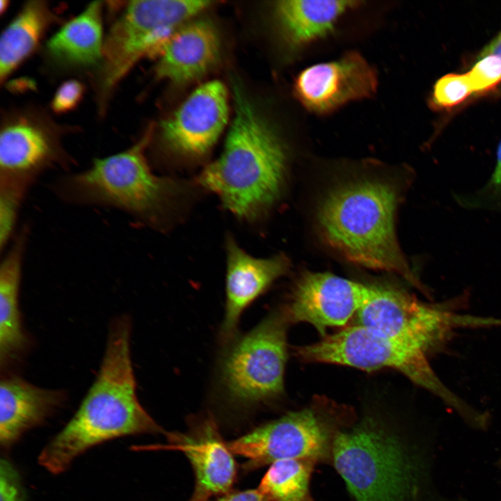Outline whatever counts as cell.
<instances>
[{"label":"cell","instance_id":"cell-1","mask_svg":"<svg viewBox=\"0 0 501 501\" xmlns=\"http://www.w3.org/2000/svg\"><path fill=\"white\" fill-rule=\"evenodd\" d=\"M130 337L129 318L113 319L94 383L72 419L39 454V464L51 473L64 472L79 455L103 442L163 431L137 398Z\"/></svg>","mask_w":501,"mask_h":501},{"label":"cell","instance_id":"cell-2","mask_svg":"<svg viewBox=\"0 0 501 501\" xmlns=\"http://www.w3.org/2000/svg\"><path fill=\"white\" fill-rule=\"evenodd\" d=\"M232 90L234 117L223 152L202 170L197 182L234 215L250 221L278 198L286 151L278 133L235 79Z\"/></svg>","mask_w":501,"mask_h":501},{"label":"cell","instance_id":"cell-3","mask_svg":"<svg viewBox=\"0 0 501 501\" xmlns=\"http://www.w3.org/2000/svg\"><path fill=\"white\" fill-rule=\"evenodd\" d=\"M397 196L388 184L363 180L339 186L324 199L318 224L324 241L347 260L401 276L427 297L397 241Z\"/></svg>","mask_w":501,"mask_h":501},{"label":"cell","instance_id":"cell-4","mask_svg":"<svg viewBox=\"0 0 501 501\" xmlns=\"http://www.w3.org/2000/svg\"><path fill=\"white\" fill-rule=\"evenodd\" d=\"M148 132L129 148L93 160L86 169L57 179L52 190L67 203L113 208L157 224L173 194L174 183L154 174L145 155Z\"/></svg>","mask_w":501,"mask_h":501},{"label":"cell","instance_id":"cell-5","mask_svg":"<svg viewBox=\"0 0 501 501\" xmlns=\"http://www.w3.org/2000/svg\"><path fill=\"white\" fill-rule=\"evenodd\" d=\"M301 360L341 365L365 371L395 369L412 382L472 419L475 411L448 388L434 371L429 357L395 339L357 324L325 335L320 341L296 348Z\"/></svg>","mask_w":501,"mask_h":501},{"label":"cell","instance_id":"cell-6","mask_svg":"<svg viewBox=\"0 0 501 501\" xmlns=\"http://www.w3.org/2000/svg\"><path fill=\"white\" fill-rule=\"evenodd\" d=\"M212 1L139 0L129 2L103 45L98 95L100 107L142 57L159 54L168 38Z\"/></svg>","mask_w":501,"mask_h":501},{"label":"cell","instance_id":"cell-7","mask_svg":"<svg viewBox=\"0 0 501 501\" xmlns=\"http://www.w3.org/2000/svg\"><path fill=\"white\" fill-rule=\"evenodd\" d=\"M467 296L430 303L401 289L373 285L370 297L357 313L358 324L430 357L446 346L458 328L500 325L501 320L456 312Z\"/></svg>","mask_w":501,"mask_h":501},{"label":"cell","instance_id":"cell-8","mask_svg":"<svg viewBox=\"0 0 501 501\" xmlns=\"http://www.w3.org/2000/svg\"><path fill=\"white\" fill-rule=\"evenodd\" d=\"M334 465L355 501H407L410 462L399 442L373 423L335 435Z\"/></svg>","mask_w":501,"mask_h":501},{"label":"cell","instance_id":"cell-9","mask_svg":"<svg viewBox=\"0 0 501 501\" xmlns=\"http://www.w3.org/2000/svg\"><path fill=\"white\" fill-rule=\"evenodd\" d=\"M287 324L283 311L271 313L226 351L220 380L233 402L260 404L283 394Z\"/></svg>","mask_w":501,"mask_h":501},{"label":"cell","instance_id":"cell-10","mask_svg":"<svg viewBox=\"0 0 501 501\" xmlns=\"http://www.w3.org/2000/svg\"><path fill=\"white\" fill-rule=\"evenodd\" d=\"M73 161L63 148L56 132L30 115L6 120L0 133V186L28 194L47 170L67 169Z\"/></svg>","mask_w":501,"mask_h":501},{"label":"cell","instance_id":"cell-11","mask_svg":"<svg viewBox=\"0 0 501 501\" xmlns=\"http://www.w3.org/2000/svg\"><path fill=\"white\" fill-rule=\"evenodd\" d=\"M228 446L247 459L248 467L258 468L282 460L321 459L328 450L329 435L317 413L305 408L261 425Z\"/></svg>","mask_w":501,"mask_h":501},{"label":"cell","instance_id":"cell-12","mask_svg":"<svg viewBox=\"0 0 501 501\" xmlns=\"http://www.w3.org/2000/svg\"><path fill=\"white\" fill-rule=\"evenodd\" d=\"M375 69L358 51L305 67L293 84L295 97L308 111L328 114L344 104L372 97L376 92Z\"/></svg>","mask_w":501,"mask_h":501},{"label":"cell","instance_id":"cell-13","mask_svg":"<svg viewBox=\"0 0 501 501\" xmlns=\"http://www.w3.org/2000/svg\"><path fill=\"white\" fill-rule=\"evenodd\" d=\"M372 285L330 273L305 272L296 282L283 311L287 322H305L326 335L330 327H341L368 301Z\"/></svg>","mask_w":501,"mask_h":501},{"label":"cell","instance_id":"cell-14","mask_svg":"<svg viewBox=\"0 0 501 501\" xmlns=\"http://www.w3.org/2000/svg\"><path fill=\"white\" fill-rule=\"evenodd\" d=\"M228 113L225 85L218 80L206 82L161 122L162 143L180 155L202 157L218 139L227 124Z\"/></svg>","mask_w":501,"mask_h":501},{"label":"cell","instance_id":"cell-15","mask_svg":"<svg viewBox=\"0 0 501 501\" xmlns=\"http://www.w3.org/2000/svg\"><path fill=\"white\" fill-rule=\"evenodd\" d=\"M166 449L180 450L189 459L196 476L191 500L209 501L229 493L237 474L235 461L222 440L216 423L202 420L188 434L167 433Z\"/></svg>","mask_w":501,"mask_h":501},{"label":"cell","instance_id":"cell-16","mask_svg":"<svg viewBox=\"0 0 501 501\" xmlns=\"http://www.w3.org/2000/svg\"><path fill=\"white\" fill-rule=\"evenodd\" d=\"M226 253V301L220 336L230 342L244 310L287 271L289 262L283 255L251 256L232 238L227 240Z\"/></svg>","mask_w":501,"mask_h":501},{"label":"cell","instance_id":"cell-17","mask_svg":"<svg viewBox=\"0 0 501 501\" xmlns=\"http://www.w3.org/2000/svg\"><path fill=\"white\" fill-rule=\"evenodd\" d=\"M221 50L217 29L206 19L190 21L166 40L155 66L156 77L177 85L203 76L218 62Z\"/></svg>","mask_w":501,"mask_h":501},{"label":"cell","instance_id":"cell-18","mask_svg":"<svg viewBox=\"0 0 501 501\" xmlns=\"http://www.w3.org/2000/svg\"><path fill=\"white\" fill-rule=\"evenodd\" d=\"M62 390L40 388L17 376L0 382V445L10 448L29 429L44 423L65 402Z\"/></svg>","mask_w":501,"mask_h":501},{"label":"cell","instance_id":"cell-19","mask_svg":"<svg viewBox=\"0 0 501 501\" xmlns=\"http://www.w3.org/2000/svg\"><path fill=\"white\" fill-rule=\"evenodd\" d=\"M30 235L26 223L19 228L3 250L0 265V366L17 361L28 349L30 340L25 333L19 310V295L25 253Z\"/></svg>","mask_w":501,"mask_h":501},{"label":"cell","instance_id":"cell-20","mask_svg":"<svg viewBox=\"0 0 501 501\" xmlns=\"http://www.w3.org/2000/svg\"><path fill=\"white\" fill-rule=\"evenodd\" d=\"M360 3L357 1H279L273 8V22L285 46L296 51L333 33L342 16Z\"/></svg>","mask_w":501,"mask_h":501},{"label":"cell","instance_id":"cell-21","mask_svg":"<svg viewBox=\"0 0 501 501\" xmlns=\"http://www.w3.org/2000/svg\"><path fill=\"white\" fill-rule=\"evenodd\" d=\"M102 2L90 3L79 15L64 24L47 42V50L63 64L88 67L102 61Z\"/></svg>","mask_w":501,"mask_h":501},{"label":"cell","instance_id":"cell-22","mask_svg":"<svg viewBox=\"0 0 501 501\" xmlns=\"http://www.w3.org/2000/svg\"><path fill=\"white\" fill-rule=\"evenodd\" d=\"M54 16L44 1L27 2L0 40V79L3 81L36 48Z\"/></svg>","mask_w":501,"mask_h":501},{"label":"cell","instance_id":"cell-23","mask_svg":"<svg viewBox=\"0 0 501 501\" xmlns=\"http://www.w3.org/2000/svg\"><path fill=\"white\" fill-rule=\"evenodd\" d=\"M312 462L288 459L271 463L258 487L265 501H310Z\"/></svg>","mask_w":501,"mask_h":501},{"label":"cell","instance_id":"cell-24","mask_svg":"<svg viewBox=\"0 0 501 501\" xmlns=\"http://www.w3.org/2000/svg\"><path fill=\"white\" fill-rule=\"evenodd\" d=\"M473 93L466 74H447L434 86L431 102L438 109H450L466 100Z\"/></svg>","mask_w":501,"mask_h":501},{"label":"cell","instance_id":"cell-25","mask_svg":"<svg viewBox=\"0 0 501 501\" xmlns=\"http://www.w3.org/2000/svg\"><path fill=\"white\" fill-rule=\"evenodd\" d=\"M459 201L467 207L501 209V141L497 150L495 168L488 181L474 194Z\"/></svg>","mask_w":501,"mask_h":501},{"label":"cell","instance_id":"cell-26","mask_svg":"<svg viewBox=\"0 0 501 501\" xmlns=\"http://www.w3.org/2000/svg\"><path fill=\"white\" fill-rule=\"evenodd\" d=\"M473 93H483L501 82V58L486 55L477 61L466 73Z\"/></svg>","mask_w":501,"mask_h":501},{"label":"cell","instance_id":"cell-27","mask_svg":"<svg viewBox=\"0 0 501 501\" xmlns=\"http://www.w3.org/2000/svg\"><path fill=\"white\" fill-rule=\"evenodd\" d=\"M0 501H25L19 475L6 459L0 461Z\"/></svg>","mask_w":501,"mask_h":501},{"label":"cell","instance_id":"cell-28","mask_svg":"<svg viewBox=\"0 0 501 501\" xmlns=\"http://www.w3.org/2000/svg\"><path fill=\"white\" fill-rule=\"evenodd\" d=\"M84 85L76 79L63 82L58 88L52 99L51 106L56 113H63L74 109L81 100Z\"/></svg>","mask_w":501,"mask_h":501},{"label":"cell","instance_id":"cell-29","mask_svg":"<svg viewBox=\"0 0 501 501\" xmlns=\"http://www.w3.org/2000/svg\"><path fill=\"white\" fill-rule=\"evenodd\" d=\"M215 501H265V500L260 491L257 489L228 493L221 495Z\"/></svg>","mask_w":501,"mask_h":501},{"label":"cell","instance_id":"cell-30","mask_svg":"<svg viewBox=\"0 0 501 501\" xmlns=\"http://www.w3.org/2000/svg\"><path fill=\"white\" fill-rule=\"evenodd\" d=\"M493 55L501 58V31L482 49L478 57Z\"/></svg>","mask_w":501,"mask_h":501},{"label":"cell","instance_id":"cell-31","mask_svg":"<svg viewBox=\"0 0 501 501\" xmlns=\"http://www.w3.org/2000/svg\"><path fill=\"white\" fill-rule=\"evenodd\" d=\"M9 1H1V5H0V11L1 13H3L4 11L6 10L8 6Z\"/></svg>","mask_w":501,"mask_h":501},{"label":"cell","instance_id":"cell-32","mask_svg":"<svg viewBox=\"0 0 501 501\" xmlns=\"http://www.w3.org/2000/svg\"><path fill=\"white\" fill-rule=\"evenodd\" d=\"M191 501H193V500H191Z\"/></svg>","mask_w":501,"mask_h":501}]
</instances>
